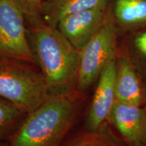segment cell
Instances as JSON below:
<instances>
[{
	"label": "cell",
	"instance_id": "7c38bea8",
	"mask_svg": "<svg viewBox=\"0 0 146 146\" xmlns=\"http://www.w3.org/2000/svg\"><path fill=\"white\" fill-rule=\"evenodd\" d=\"M114 16L116 25L131 30L146 25V0H117Z\"/></svg>",
	"mask_w": 146,
	"mask_h": 146
},
{
	"label": "cell",
	"instance_id": "e0dca14e",
	"mask_svg": "<svg viewBox=\"0 0 146 146\" xmlns=\"http://www.w3.org/2000/svg\"><path fill=\"white\" fill-rule=\"evenodd\" d=\"M144 108H145L146 110V96H145V104H144Z\"/></svg>",
	"mask_w": 146,
	"mask_h": 146
},
{
	"label": "cell",
	"instance_id": "5b68a950",
	"mask_svg": "<svg viewBox=\"0 0 146 146\" xmlns=\"http://www.w3.org/2000/svg\"><path fill=\"white\" fill-rule=\"evenodd\" d=\"M25 21L17 0H0V56L38 66Z\"/></svg>",
	"mask_w": 146,
	"mask_h": 146
},
{
	"label": "cell",
	"instance_id": "2e32d148",
	"mask_svg": "<svg viewBox=\"0 0 146 146\" xmlns=\"http://www.w3.org/2000/svg\"><path fill=\"white\" fill-rule=\"evenodd\" d=\"M0 146H7V142L6 141L0 142Z\"/></svg>",
	"mask_w": 146,
	"mask_h": 146
},
{
	"label": "cell",
	"instance_id": "8992f818",
	"mask_svg": "<svg viewBox=\"0 0 146 146\" xmlns=\"http://www.w3.org/2000/svg\"><path fill=\"white\" fill-rule=\"evenodd\" d=\"M115 76L116 59L105 67L95 85L87 109L84 129L97 131L108 123L110 115L116 101Z\"/></svg>",
	"mask_w": 146,
	"mask_h": 146
},
{
	"label": "cell",
	"instance_id": "9c48e42d",
	"mask_svg": "<svg viewBox=\"0 0 146 146\" xmlns=\"http://www.w3.org/2000/svg\"><path fill=\"white\" fill-rule=\"evenodd\" d=\"M106 7L65 16L59 21L57 28L76 50L81 51L102 26L106 14Z\"/></svg>",
	"mask_w": 146,
	"mask_h": 146
},
{
	"label": "cell",
	"instance_id": "277c9868",
	"mask_svg": "<svg viewBox=\"0 0 146 146\" xmlns=\"http://www.w3.org/2000/svg\"><path fill=\"white\" fill-rule=\"evenodd\" d=\"M118 29L112 12L106 14L99 30L80 51L77 91L86 94L96 85L105 67L116 59Z\"/></svg>",
	"mask_w": 146,
	"mask_h": 146
},
{
	"label": "cell",
	"instance_id": "3957f363",
	"mask_svg": "<svg viewBox=\"0 0 146 146\" xmlns=\"http://www.w3.org/2000/svg\"><path fill=\"white\" fill-rule=\"evenodd\" d=\"M51 96L39 66L0 56V98L27 114L33 112Z\"/></svg>",
	"mask_w": 146,
	"mask_h": 146
},
{
	"label": "cell",
	"instance_id": "7a4b0ae2",
	"mask_svg": "<svg viewBox=\"0 0 146 146\" xmlns=\"http://www.w3.org/2000/svg\"><path fill=\"white\" fill-rule=\"evenodd\" d=\"M29 41L51 96L77 91L80 51L54 27L43 23L29 26Z\"/></svg>",
	"mask_w": 146,
	"mask_h": 146
},
{
	"label": "cell",
	"instance_id": "8fae6325",
	"mask_svg": "<svg viewBox=\"0 0 146 146\" xmlns=\"http://www.w3.org/2000/svg\"><path fill=\"white\" fill-rule=\"evenodd\" d=\"M61 146H127L109 123L97 131L83 129L65 139Z\"/></svg>",
	"mask_w": 146,
	"mask_h": 146
},
{
	"label": "cell",
	"instance_id": "ac0fdd59",
	"mask_svg": "<svg viewBox=\"0 0 146 146\" xmlns=\"http://www.w3.org/2000/svg\"><path fill=\"white\" fill-rule=\"evenodd\" d=\"M142 146H146V144H145V145H142Z\"/></svg>",
	"mask_w": 146,
	"mask_h": 146
},
{
	"label": "cell",
	"instance_id": "52a82bcc",
	"mask_svg": "<svg viewBox=\"0 0 146 146\" xmlns=\"http://www.w3.org/2000/svg\"><path fill=\"white\" fill-rule=\"evenodd\" d=\"M108 123L127 146L146 144V110L144 106L116 101Z\"/></svg>",
	"mask_w": 146,
	"mask_h": 146
},
{
	"label": "cell",
	"instance_id": "30bf717a",
	"mask_svg": "<svg viewBox=\"0 0 146 146\" xmlns=\"http://www.w3.org/2000/svg\"><path fill=\"white\" fill-rule=\"evenodd\" d=\"M107 0H43L41 14L43 21L57 27L59 21L70 14L106 6Z\"/></svg>",
	"mask_w": 146,
	"mask_h": 146
},
{
	"label": "cell",
	"instance_id": "6da1fadb",
	"mask_svg": "<svg viewBox=\"0 0 146 146\" xmlns=\"http://www.w3.org/2000/svg\"><path fill=\"white\" fill-rule=\"evenodd\" d=\"M87 94L76 91L64 96H51L27 114L7 140V146H61L77 119Z\"/></svg>",
	"mask_w": 146,
	"mask_h": 146
},
{
	"label": "cell",
	"instance_id": "5bb4252c",
	"mask_svg": "<svg viewBox=\"0 0 146 146\" xmlns=\"http://www.w3.org/2000/svg\"><path fill=\"white\" fill-rule=\"evenodd\" d=\"M27 114L0 98V142L6 141L21 125Z\"/></svg>",
	"mask_w": 146,
	"mask_h": 146
},
{
	"label": "cell",
	"instance_id": "9a60e30c",
	"mask_svg": "<svg viewBox=\"0 0 146 146\" xmlns=\"http://www.w3.org/2000/svg\"><path fill=\"white\" fill-rule=\"evenodd\" d=\"M23 9L25 19L29 26H35L45 22L42 17L43 0H17Z\"/></svg>",
	"mask_w": 146,
	"mask_h": 146
},
{
	"label": "cell",
	"instance_id": "ba28073f",
	"mask_svg": "<svg viewBox=\"0 0 146 146\" xmlns=\"http://www.w3.org/2000/svg\"><path fill=\"white\" fill-rule=\"evenodd\" d=\"M115 94L116 101L144 106L145 84L131 60L118 47L116 58Z\"/></svg>",
	"mask_w": 146,
	"mask_h": 146
},
{
	"label": "cell",
	"instance_id": "4fadbf2b",
	"mask_svg": "<svg viewBox=\"0 0 146 146\" xmlns=\"http://www.w3.org/2000/svg\"><path fill=\"white\" fill-rule=\"evenodd\" d=\"M120 48L134 64L146 85V29L133 33Z\"/></svg>",
	"mask_w": 146,
	"mask_h": 146
}]
</instances>
